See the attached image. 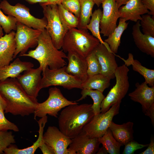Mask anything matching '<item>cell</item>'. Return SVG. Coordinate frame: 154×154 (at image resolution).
Wrapping results in <instances>:
<instances>
[{
  "instance_id": "cell-37",
  "label": "cell",
  "mask_w": 154,
  "mask_h": 154,
  "mask_svg": "<svg viewBox=\"0 0 154 154\" xmlns=\"http://www.w3.org/2000/svg\"><path fill=\"white\" fill-rule=\"evenodd\" d=\"M61 4L65 9L79 18L81 9L79 0H62Z\"/></svg>"
},
{
  "instance_id": "cell-31",
  "label": "cell",
  "mask_w": 154,
  "mask_h": 154,
  "mask_svg": "<svg viewBox=\"0 0 154 154\" xmlns=\"http://www.w3.org/2000/svg\"><path fill=\"white\" fill-rule=\"evenodd\" d=\"M58 5L59 18L64 29L68 31L71 29L77 28L78 18L65 9L61 4Z\"/></svg>"
},
{
  "instance_id": "cell-7",
  "label": "cell",
  "mask_w": 154,
  "mask_h": 154,
  "mask_svg": "<svg viewBox=\"0 0 154 154\" xmlns=\"http://www.w3.org/2000/svg\"><path fill=\"white\" fill-rule=\"evenodd\" d=\"M0 8L5 13L13 16L18 22L33 29L43 30L47 25L44 17L41 19L36 18L31 14L29 8L20 3L13 5L3 0L0 3Z\"/></svg>"
},
{
  "instance_id": "cell-45",
  "label": "cell",
  "mask_w": 154,
  "mask_h": 154,
  "mask_svg": "<svg viewBox=\"0 0 154 154\" xmlns=\"http://www.w3.org/2000/svg\"><path fill=\"white\" fill-rule=\"evenodd\" d=\"M28 3L31 4L36 3H46L48 0H25Z\"/></svg>"
},
{
  "instance_id": "cell-44",
  "label": "cell",
  "mask_w": 154,
  "mask_h": 154,
  "mask_svg": "<svg viewBox=\"0 0 154 154\" xmlns=\"http://www.w3.org/2000/svg\"><path fill=\"white\" fill-rule=\"evenodd\" d=\"M7 106V103L0 93V110L4 111Z\"/></svg>"
},
{
  "instance_id": "cell-16",
  "label": "cell",
  "mask_w": 154,
  "mask_h": 154,
  "mask_svg": "<svg viewBox=\"0 0 154 154\" xmlns=\"http://www.w3.org/2000/svg\"><path fill=\"white\" fill-rule=\"evenodd\" d=\"M41 69L39 67L36 68H31L24 71L16 78L21 86L29 96L37 98L40 89V86L42 78Z\"/></svg>"
},
{
  "instance_id": "cell-36",
  "label": "cell",
  "mask_w": 154,
  "mask_h": 154,
  "mask_svg": "<svg viewBox=\"0 0 154 154\" xmlns=\"http://www.w3.org/2000/svg\"><path fill=\"white\" fill-rule=\"evenodd\" d=\"M14 137L12 131H0V154L4 153L5 149L15 143Z\"/></svg>"
},
{
  "instance_id": "cell-24",
  "label": "cell",
  "mask_w": 154,
  "mask_h": 154,
  "mask_svg": "<svg viewBox=\"0 0 154 154\" xmlns=\"http://www.w3.org/2000/svg\"><path fill=\"white\" fill-rule=\"evenodd\" d=\"M133 122L129 121L122 124L112 121L109 128L115 139L122 145L133 139Z\"/></svg>"
},
{
  "instance_id": "cell-50",
  "label": "cell",
  "mask_w": 154,
  "mask_h": 154,
  "mask_svg": "<svg viewBox=\"0 0 154 154\" xmlns=\"http://www.w3.org/2000/svg\"><path fill=\"white\" fill-rule=\"evenodd\" d=\"M1 0H0V1Z\"/></svg>"
},
{
  "instance_id": "cell-12",
  "label": "cell",
  "mask_w": 154,
  "mask_h": 154,
  "mask_svg": "<svg viewBox=\"0 0 154 154\" xmlns=\"http://www.w3.org/2000/svg\"><path fill=\"white\" fill-rule=\"evenodd\" d=\"M102 4L103 11L100 32L104 36L108 37L117 26V20L120 17L119 8L115 0H104Z\"/></svg>"
},
{
  "instance_id": "cell-30",
  "label": "cell",
  "mask_w": 154,
  "mask_h": 154,
  "mask_svg": "<svg viewBox=\"0 0 154 154\" xmlns=\"http://www.w3.org/2000/svg\"><path fill=\"white\" fill-rule=\"evenodd\" d=\"M82 90L81 92L82 96L79 99L75 102L81 101L85 99L87 96H90L93 101L92 108L94 115L100 114L101 112V104L105 97L103 94V92L97 90L86 89H83Z\"/></svg>"
},
{
  "instance_id": "cell-46",
  "label": "cell",
  "mask_w": 154,
  "mask_h": 154,
  "mask_svg": "<svg viewBox=\"0 0 154 154\" xmlns=\"http://www.w3.org/2000/svg\"><path fill=\"white\" fill-rule=\"evenodd\" d=\"M117 7L119 8L122 5L125 4L129 0H115Z\"/></svg>"
},
{
  "instance_id": "cell-43",
  "label": "cell",
  "mask_w": 154,
  "mask_h": 154,
  "mask_svg": "<svg viewBox=\"0 0 154 154\" xmlns=\"http://www.w3.org/2000/svg\"><path fill=\"white\" fill-rule=\"evenodd\" d=\"M62 0H48L46 3H40L41 6H42L49 5H57L61 3Z\"/></svg>"
},
{
  "instance_id": "cell-32",
  "label": "cell",
  "mask_w": 154,
  "mask_h": 154,
  "mask_svg": "<svg viewBox=\"0 0 154 154\" xmlns=\"http://www.w3.org/2000/svg\"><path fill=\"white\" fill-rule=\"evenodd\" d=\"M102 14V11L100 9H96L92 13L90 22L86 26V29L90 31L92 35L98 39L100 43L107 45V44L102 40L100 32V23Z\"/></svg>"
},
{
  "instance_id": "cell-1",
  "label": "cell",
  "mask_w": 154,
  "mask_h": 154,
  "mask_svg": "<svg viewBox=\"0 0 154 154\" xmlns=\"http://www.w3.org/2000/svg\"><path fill=\"white\" fill-rule=\"evenodd\" d=\"M0 93L7 103L5 113L14 115L24 117L34 113L38 103L37 98L26 93L16 78L0 81Z\"/></svg>"
},
{
  "instance_id": "cell-20",
  "label": "cell",
  "mask_w": 154,
  "mask_h": 154,
  "mask_svg": "<svg viewBox=\"0 0 154 154\" xmlns=\"http://www.w3.org/2000/svg\"><path fill=\"white\" fill-rule=\"evenodd\" d=\"M140 20L133 26L132 36L136 46L142 52L154 57V37L142 33Z\"/></svg>"
},
{
  "instance_id": "cell-6",
  "label": "cell",
  "mask_w": 154,
  "mask_h": 154,
  "mask_svg": "<svg viewBox=\"0 0 154 154\" xmlns=\"http://www.w3.org/2000/svg\"><path fill=\"white\" fill-rule=\"evenodd\" d=\"M66 66L54 70L47 67L42 73L40 88V89L51 86H60L65 89H82L83 82L67 73Z\"/></svg>"
},
{
  "instance_id": "cell-40",
  "label": "cell",
  "mask_w": 154,
  "mask_h": 154,
  "mask_svg": "<svg viewBox=\"0 0 154 154\" xmlns=\"http://www.w3.org/2000/svg\"><path fill=\"white\" fill-rule=\"evenodd\" d=\"M144 6L149 11V14L154 16V0H141Z\"/></svg>"
},
{
  "instance_id": "cell-39",
  "label": "cell",
  "mask_w": 154,
  "mask_h": 154,
  "mask_svg": "<svg viewBox=\"0 0 154 154\" xmlns=\"http://www.w3.org/2000/svg\"><path fill=\"white\" fill-rule=\"evenodd\" d=\"M148 144H143L138 143L133 139L129 141L125 145L123 154H133L137 150L147 147Z\"/></svg>"
},
{
  "instance_id": "cell-5",
  "label": "cell",
  "mask_w": 154,
  "mask_h": 154,
  "mask_svg": "<svg viewBox=\"0 0 154 154\" xmlns=\"http://www.w3.org/2000/svg\"><path fill=\"white\" fill-rule=\"evenodd\" d=\"M129 71V69L124 64L118 66L114 72L116 84L102 101L100 106V113L106 112L115 104L121 103L129 89L128 75Z\"/></svg>"
},
{
  "instance_id": "cell-42",
  "label": "cell",
  "mask_w": 154,
  "mask_h": 154,
  "mask_svg": "<svg viewBox=\"0 0 154 154\" xmlns=\"http://www.w3.org/2000/svg\"><path fill=\"white\" fill-rule=\"evenodd\" d=\"M154 154V139L153 137L151 138L150 142L147 146V149L139 154Z\"/></svg>"
},
{
  "instance_id": "cell-21",
  "label": "cell",
  "mask_w": 154,
  "mask_h": 154,
  "mask_svg": "<svg viewBox=\"0 0 154 154\" xmlns=\"http://www.w3.org/2000/svg\"><path fill=\"white\" fill-rule=\"evenodd\" d=\"M13 31L0 38V66L7 65L13 60L16 47Z\"/></svg>"
},
{
  "instance_id": "cell-27",
  "label": "cell",
  "mask_w": 154,
  "mask_h": 154,
  "mask_svg": "<svg viewBox=\"0 0 154 154\" xmlns=\"http://www.w3.org/2000/svg\"><path fill=\"white\" fill-rule=\"evenodd\" d=\"M111 79L110 77L100 74L88 76L87 79L83 82L82 89L95 90L103 92L109 87Z\"/></svg>"
},
{
  "instance_id": "cell-49",
  "label": "cell",
  "mask_w": 154,
  "mask_h": 154,
  "mask_svg": "<svg viewBox=\"0 0 154 154\" xmlns=\"http://www.w3.org/2000/svg\"><path fill=\"white\" fill-rule=\"evenodd\" d=\"M3 28L0 25V38L3 36Z\"/></svg>"
},
{
  "instance_id": "cell-14",
  "label": "cell",
  "mask_w": 154,
  "mask_h": 154,
  "mask_svg": "<svg viewBox=\"0 0 154 154\" xmlns=\"http://www.w3.org/2000/svg\"><path fill=\"white\" fill-rule=\"evenodd\" d=\"M43 141L53 150L54 154H68V147L71 139L54 126L48 127L43 134Z\"/></svg>"
},
{
  "instance_id": "cell-28",
  "label": "cell",
  "mask_w": 154,
  "mask_h": 154,
  "mask_svg": "<svg viewBox=\"0 0 154 154\" xmlns=\"http://www.w3.org/2000/svg\"><path fill=\"white\" fill-rule=\"evenodd\" d=\"M79 0L81 9L77 28L87 29L86 26L90 20L95 3L94 0Z\"/></svg>"
},
{
  "instance_id": "cell-11",
  "label": "cell",
  "mask_w": 154,
  "mask_h": 154,
  "mask_svg": "<svg viewBox=\"0 0 154 154\" xmlns=\"http://www.w3.org/2000/svg\"><path fill=\"white\" fill-rule=\"evenodd\" d=\"M16 26L15 36L16 47L13 58L19 54H25L29 48L37 46L38 38L43 30L33 29L18 21Z\"/></svg>"
},
{
  "instance_id": "cell-13",
  "label": "cell",
  "mask_w": 154,
  "mask_h": 154,
  "mask_svg": "<svg viewBox=\"0 0 154 154\" xmlns=\"http://www.w3.org/2000/svg\"><path fill=\"white\" fill-rule=\"evenodd\" d=\"M100 143L98 138L90 137L84 131L71 138L68 149V154H94L96 153Z\"/></svg>"
},
{
  "instance_id": "cell-25",
  "label": "cell",
  "mask_w": 154,
  "mask_h": 154,
  "mask_svg": "<svg viewBox=\"0 0 154 154\" xmlns=\"http://www.w3.org/2000/svg\"><path fill=\"white\" fill-rule=\"evenodd\" d=\"M127 67L131 65L133 69L141 75L145 81L150 86H154V70L147 68L142 65L138 60L134 59L132 54L129 53L128 58L125 60L121 58Z\"/></svg>"
},
{
  "instance_id": "cell-10",
  "label": "cell",
  "mask_w": 154,
  "mask_h": 154,
  "mask_svg": "<svg viewBox=\"0 0 154 154\" xmlns=\"http://www.w3.org/2000/svg\"><path fill=\"white\" fill-rule=\"evenodd\" d=\"M120 104H115L106 112L94 115L91 120L84 126L82 131L91 137H102L109 128L113 117L119 113Z\"/></svg>"
},
{
  "instance_id": "cell-38",
  "label": "cell",
  "mask_w": 154,
  "mask_h": 154,
  "mask_svg": "<svg viewBox=\"0 0 154 154\" xmlns=\"http://www.w3.org/2000/svg\"><path fill=\"white\" fill-rule=\"evenodd\" d=\"M13 130L15 132L19 131L17 126L7 120L5 117L4 111L0 110V131Z\"/></svg>"
},
{
  "instance_id": "cell-8",
  "label": "cell",
  "mask_w": 154,
  "mask_h": 154,
  "mask_svg": "<svg viewBox=\"0 0 154 154\" xmlns=\"http://www.w3.org/2000/svg\"><path fill=\"white\" fill-rule=\"evenodd\" d=\"M49 96L47 100L38 103L34 113V118L42 117L48 114L57 117L58 112L65 107L78 103L68 100L63 95L60 89L56 87L49 88Z\"/></svg>"
},
{
  "instance_id": "cell-22",
  "label": "cell",
  "mask_w": 154,
  "mask_h": 154,
  "mask_svg": "<svg viewBox=\"0 0 154 154\" xmlns=\"http://www.w3.org/2000/svg\"><path fill=\"white\" fill-rule=\"evenodd\" d=\"M33 66L32 63L22 61L17 58L9 65L0 66V81L9 78H16L22 72Z\"/></svg>"
},
{
  "instance_id": "cell-17",
  "label": "cell",
  "mask_w": 154,
  "mask_h": 154,
  "mask_svg": "<svg viewBox=\"0 0 154 154\" xmlns=\"http://www.w3.org/2000/svg\"><path fill=\"white\" fill-rule=\"evenodd\" d=\"M135 86V90L128 96L132 101L141 104L144 113L154 104V86H148L145 82L140 84L137 82Z\"/></svg>"
},
{
  "instance_id": "cell-9",
  "label": "cell",
  "mask_w": 154,
  "mask_h": 154,
  "mask_svg": "<svg viewBox=\"0 0 154 154\" xmlns=\"http://www.w3.org/2000/svg\"><path fill=\"white\" fill-rule=\"evenodd\" d=\"M47 24L45 27L54 46L58 49L62 48L63 40L67 32L60 20L57 5L42 6Z\"/></svg>"
},
{
  "instance_id": "cell-33",
  "label": "cell",
  "mask_w": 154,
  "mask_h": 154,
  "mask_svg": "<svg viewBox=\"0 0 154 154\" xmlns=\"http://www.w3.org/2000/svg\"><path fill=\"white\" fill-rule=\"evenodd\" d=\"M85 59L88 76L100 74L101 66L94 50L86 57Z\"/></svg>"
},
{
  "instance_id": "cell-48",
  "label": "cell",
  "mask_w": 154,
  "mask_h": 154,
  "mask_svg": "<svg viewBox=\"0 0 154 154\" xmlns=\"http://www.w3.org/2000/svg\"><path fill=\"white\" fill-rule=\"evenodd\" d=\"M104 0H94L95 4L99 7Z\"/></svg>"
},
{
  "instance_id": "cell-19",
  "label": "cell",
  "mask_w": 154,
  "mask_h": 154,
  "mask_svg": "<svg viewBox=\"0 0 154 154\" xmlns=\"http://www.w3.org/2000/svg\"><path fill=\"white\" fill-rule=\"evenodd\" d=\"M125 5L119 8L118 11L119 18L126 21L130 20L136 22L141 20V15L149 14V11L144 6L141 0H129Z\"/></svg>"
},
{
  "instance_id": "cell-23",
  "label": "cell",
  "mask_w": 154,
  "mask_h": 154,
  "mask_svg": "<svg viewBox=\"0 0 154 154\" xmlns=\"http://www.w3.org/2000/svg\"><path fill=\"white\" fill-rule=\"evenodd\" d=\"M48 120L47 116L43 117L37 121L39 127V135L37 140L33 145L26 148L20 149L15 145L11 144L4 151L5 154H34L43 141V132L45 125Z\"/></svg>"
},
{
  "instance_id": "cell-35",
  "label": "cell",
  "mask_w": 154,
  "mask_h": 154,
  "mask_svg": "<svg viewBox=\"0 0 154 154\" xmlns=\"http://www.w3.org/2000/svg\"><path fill=\"white\" fill-rule=\"evenodd\" d=\"M140 21L141 27L143 34L154 37V18L149 14L141 15Z\"/></svg>"
},
{
  "instance_id": "cell-4",
  "label": "cell",
  "mask_w": 154,
  "mask_h": 154,
  "mask_svg": "<svg viewBox=\"0 0 154 154\" xmlns=\"http://www.w3.org/2000/svg\"><path fill=\"white\" fill-rule=\"evenodd\" d=\"M100 43L99 40L91 35L87 29L74 28L66 33L62 48L64 52H74L86 58Z\"/></svg>"
},
{
  "instance_id": "cell-26",
  "label": "cell",
  "mask_w": 154,
  "mask_h": 154,
  "mask_svg": "<svg viewBox=\"0 0 154 154\" xmlns=\"http://www.w3.org/2000/svg\"><path fill=\"white\" fill-rule=\"evenodd\" d=\"M128 24L124 19L120 18L118 26L108 37V38L104 40L109 45L111 51L114 54L117 52L121 35L127 28Z\"/></svg>"
},
{
  "instance_id": "cell-34",
  "label": "cell",
  "mask_w": 154,
  "mask_h": 154,
  "mask_svg": "<svg viewBox=\"0 0 154 154\" xmlns=\"http://www.w3.org/2000/svg\"><path fill=\"white\" fill-rule=\"evenodd\" d=\"M17 21L16 18L13 16L5 15L0 8V25L6 34L16 30Z\"/></svg>"
},
{
  "instance_id": "cell-3",
  "label": "cell",
  "mask_w": 154,
  "mask_h": 154,
  "mask_svg": "<svg viewBox=\"0 0 154 154\" xmlns=\"http://www.w3.org/2000/svg\"><path fill=\"white\" fill-rule=\"evenodd\" d=\"M19 56L30 57L36 60L39 63V67L42 73L47 67L54 70L66 64L64 59L67 58V55L62 50H59L54 46L45 29L42 30L38 38L36 48Z\"/></svg>"
},
{
  "instance_id": "cell-2",
  "label": "cell",
  "mask_w": 154,
  "mask_h": 154,
  "mask_svg": "<svg viewBox=\"0 0 154 154\" xmlns=\"http://www.w3.org/2000/svg\"><path fill=\"white\" fill-rule=\"evenodd\" d=\"M92 106L91 104L78 105V103L64 108L58 117L60 130L71 139L77 135L94 115Z\"/></svg>"
},
{
  "instance_id": "cell-29",
  "label": "cell",
  "mask_w": 154,
  "mask_h": 154,
  "mask_svg": "<svg viewBox=\"0 0 154 154\" xmlns=\"http://www.w3.org/2000/svg\"><path fill=\"white\" fill-rule=\"evenodd\" d=\"M98 140L108 153L110 154L120 153V148L123 145L114 137L109 128L102 137L98 138Z\"/></svg>"
},
{
  "instance_id": "cell-47",
  "label": "cell",
  "mask_w": 154,
  "mask_h": 154,
  "mask_svg": "<svg viewBox=\"0 0 154 154\" xmlns=\"http://www.w3.org/2000/svg\"><path fill=\"white\" fill-rule=\"evenodd\" d=\"M108 153L106 149L103 146L100 148L96 154H108Z\"/></svg>"
},
{
  "instance_id": "cell-41",
  "label": "cell",
  "mask_w": 154,
  "mask_h": 154,
  "mask_svg": "<svg viewBox=\"0 0 154 154\" xmlns=\"http://www.w3.org/2000/svg\"><path fill=\"white\" fill-rule=\"evenodd\" d=\"M39 148L43 154H54L51 148L44 141L39 146Z\"/></svg>"
},
{
  "instance_id": "cell-18",
  "label": "cell",
  "mask_w": 154,
  "mask_h": 154,
  "mask_svg": "<svg viewBox=\"0 0 154 154\" xmlns=\"http://www.w3.org/2000/svg\"><path fill=\"white\" fill-rule=\"evenodd\" d=\"M68 64L66 71L70 75L84 82L87 79V66L85 58L73 52H68Z\"/></svg>"
},
{
  "instance_id": "cell-15",
  "label": "cell",
  "mask_w": 154,
  "mask_h": 154,
  "mask_svg": "<svg viewBox=\"0 0 154 154\" xmlns=\"http://www.w3.org/2000/svg\"><path fill=\"white\" fill-rule=\"evenodd\" d=\"M101 67L100 74L112 79L118 67L115 55L108 45L100 43L94 50Z\"/></svg>"
}]
</instances>
